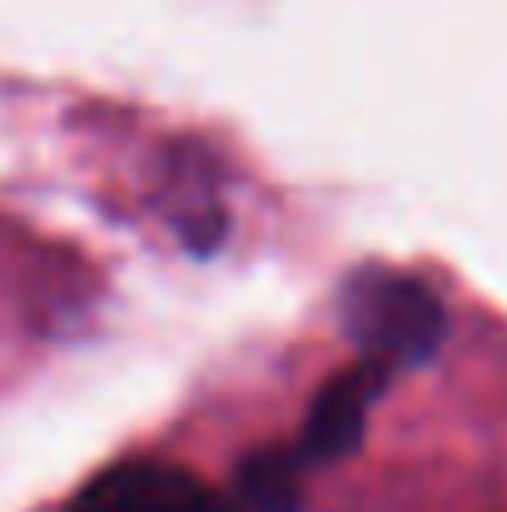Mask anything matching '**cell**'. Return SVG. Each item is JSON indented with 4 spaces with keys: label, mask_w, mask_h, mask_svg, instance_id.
<instances>
[{
    "label": "cell",
    "mask_w": 507,
    "mask_h": 512,
    "mask_svg": "<svg viewBox=\"0 0 507 512\" xmlns=\"http://www.w3.org/2000/svg\"><path fill=\"white\" fill-rule=\"evenodd\" d=\"M393 368L373 363V358H358L348 373L329 378L319 393H314V408L304 418V433L294 443L299 463L314 468V463H338L348 458L358 443H363V423H368V408L373 398L388 388Z\"/></svg>",
    "instance_id": "3"
},
{
    "label": "cell",
    "mask_w": 507,
    "mask_h": 512,
    "mask_svg": "<svg viewBox=\"0 0 507 512\" xmlns=\"http://www.w3.org/2000/svg\"><path fill=\"white\" fill-rule=\"evenodd\" d=\"M343 334L358 343V358L383 368H418L438 353L448 334V314L438 294L398 269H358L338 294Z\"/></svg>",
    "instance_id": "1"
},
{
    "label": "cell",
    "mask_w": 507,
    "mask_h": 512,
    "mask_svg": "<svg viewBox=\"0 0 507 512\" xmlns=\"http://www.w3.org/2000/svg\"><path fill=\"white\" fill-rule=\"evenodd\" d=\"M239 512H299L304 508V463L294 448H259L234 473Z\"/></svg>",
    "instance_id": "4"
},
{
    "label": "cell",
    "mask_w": 507,
    "mask_h": 512,
    "mask_svg": "<svg viewBox=\"0 0 507 512\" xmlns=\"http://www.w3.org/2000/svg\"><path fill=\"white\" fill-rule=\"evenodd\" d=\"M70 512H239L234 498L214 493L204 478L174 463H115L80 488Z\"/></svg>",
    "instance_id": "2"
}]
</instances>
